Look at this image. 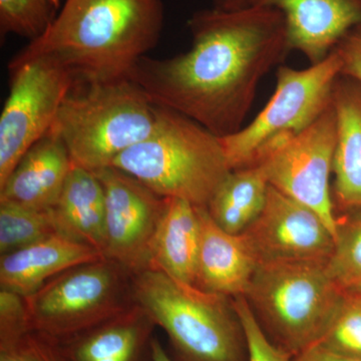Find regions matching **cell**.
<instances>
[{
  "instance_id": "29",
  "label": "cell",
  "mask_w": 361,
  "mask_h": 361,
  "mask_svg": "<svg viewBox=\"0 0 361 361\" xmlns=\"http://www.w3.org/2000/svg\"><path fill=\"white\" fill-rule=\"evenodd\" d=\"M341 63L342 75L361 84V25L349 30L334 47Z\"/></svg>"
},
{
  "instance_id": "19",
  "label": "cell",
  "mask_w": 361,
  "mask_h": 361,
  "mask_svg": "<svg viewBox=\"0 0 361 361\" xmlns=\"http://www.w3.org/2000/svg\"><path fill=\"white\" fill-rule=\"evenodd\" d=\"M165 199L149 246V267L195 285L201 237L199 207L180 199Z\"/></svg>"
},
{
  "instance_id": "6",
  "label": "cell",
  "mask_w": 361,
  "mask_h": 361,
  "mask_svg": "<svg viewBox=\"0 0 361 361\" xmlns=\"http://www.w3.org/2000/svg\"><path fill=\"white\" fill-rule=\"evenodd\" d=\"M344 291L326 263H260L244 294L271 341L292 356L317 343Z\"/></svg>"
},
{
  "instance_id": "10",
  "label": "cell",
  "mask_w": 361,
  "mask_h": 361,
  "mask_svg": "<svg viewBox=\"0 0 361 361\" xmlns=\"http://www.w3.org/2000/svg\"><path fill=\"white\" fill-rule=\"evenodd\" d=\"M336 144V118L331 102L307 129L255 164L264 170L271 187L315 211L334 237L337 213L330 180Z\"/></svg>"
},
{
  "instance_id": "15",
  "label": "cell",
  "mask_w": 361,
  "mask_h": 361,
  "mask_svg": "<svg viewBox=\"0 0 361 361\" xmlns=\"http://www.w3.org/2000/svg\"><path fill=\"white\" fill-rule=\"evenodd\" d=\"M199 213L201 237L195 285L230 298L244 295L258 261L243 235L226 232L207 208L199 207Z\"/></svg>"
},
{
  "instance_id": "28",
  "label": "cell",
  "mask_w": 361,
  "mask_h": 361,
  "mask_svg": "<svg viewBox=\"0 0 361 361\" xmlns=\"http://www.w3.org/2000/svg\"><path fill=\"white\" fill-rule=\"evenodd\" d=\"M32 329L25 298L0 289V345H6Z\"/></svg>"
},
{
  "instance_id": "9",
  "label": "cell",
  "mask_w": 361,
  "mask_h": 361,
  "mask_svg": "<svg viewBox=\"0 0 361 361\" xmlns=\"http://www.w3.org/2000/svg\"><path fill=\"white\" fill-rule=\"evenodd\" d=\"M9 94L0 116V186L33 145L49 134L75 80L42 56L11 59Z\"/></svg>"
},
{
  "instance_id": "8",
  "label": "cell",
  "mask_w": 361,
  "mask_h": 361,
  "mask_svg": "<svg viewBox=\"0 0 361 361\" xmlns=\"http://www.w3.org/2000/svg\"><path fill=\"white\" fill-rule=\"evenodd\" d=\"M133 273L106 257L61 273L25 298L35 331L65 341L134 305Z\"/></svg>"
},
{
  "instance_id": "18",
  "label": "cell",
  "mask_w": 361,
  "mask_h": 361,
  "mask_svg": "<svg viewBox=\"0 0 361 361\" xmlns=\"http://www.w3.org/2000/svg\"><path fill=\"white\" fill-rule=\"evenodd\" d=\"M155 323L137 304L96 326L56 341L66 361H144Z\"/></svg>"
},
{
  "instance_id": "3",
  "label": "cell",
  "mask_w": 361,
  "mask_h": 361,
  "mask_svg": "<svg viewBox=\"0 0 361 361\" xmlns=\"http://www.w3.org/2000/svg\"><path fill=\"white\" fill-rule=\"evenodd\" d=\"M111 167L161 198L203 208L232 171L220 137L188 116L159 106L151 134L123 152Z\"/></svg>"
},
{
  "instance_id": "30",
  "label": "cell",
  "mask_w": 361,
  "mask_h": 361,
  "mask_svg": "<svg viewBox=\"0 0 361 361\" xmlns=\"http://www.w3.org/2000/svg\"><path fill=\"white\" fill-rule=\"evenodd\" d=\"M291 361H361V360L337 355L319 344H313L310 348L294 355Z\"/></svg>"
},
{
  "instance_id": "22",
  "label": "cell",
  "mask_w": 361,
  "mask_h": 361,
  "mask_svg": "<svg viewBox=\"0 0 361 361\" xmlns=\"http://www.w3.org/2000/svg\"><path fill=\"white\" fill-rule=\"evenodd\" d=\"M326 269L342 291L361 290V209L337 215L334 247Z\"/></svg>"
},
{
  "instance_id": "4",
  "label": "cell",
  "mask_w": 361,
  "mask_h": 361,
  "mask_svg": "<svg viewBox=\"0 0 361 361\" xmlns=\"http://www.w3.org/2000/svg\"><path fill=\"white\" fill-rule=\"evenodd\" d=\"M133 299L165 330L180 361H248L232 298L169 276L156 268L133 274Z\"/></svg>"
},
{
  "instance_id": "12",
  "label": "cell",
  "mask_w": 361,
  "mask_h": 361,
  "mask_svg": "<svg viewBox=\"0 0 361 361\" xmlns=\"http://www.w3.org/2000/svg\"><path fill=\"white\" fill-rule=\"evenodd\" d=\"M260 263H326L334 236L312 209L269 187L262 212L242 233Z\"/></svg>"
},
{
  "instance_id": "31",
  "label": "cell",
  "mask_w": 361,
  "mask_h": 361,
  "mask_svg": "<svg viewBox=\"0 0 361 361\" xmlns=\"http://www.w3.org/2000/svg\"><path fill=\"white\" fill-rule=\"evenodd\" d=\"M151 361H173L161 346V342L154 337L151 341Z\"/></svg>"
},
{
  "instance_id": "2",
  "label": "cell",
  "mask_w": 361,
  "mask_h": 361,
  "mask_svg": "<svg viewBox=\"0 0 361 361\" xmlns=\"http://www.w3.org/2000/svg\"><path fill=\"white\" fill-rule=\"evenodd\" d=\"M164 25V0H65L47 32L13 59H51L75 82L123 80L155 49Z\"/></svg>"
},
{
  "instance_id": "5",
  "label": "cell",
  "mask_w": 361,
  "mask_h": 361,
  "mask_svg": "<svg viewBox=\"0 0 361 361\" xmlns=\"http://www.w3.org/2000/svg\"><path fill=\"white\" fill-rule=\"evenodd\" d=\"M157 106L130 78L75 82L49 133L65 144L73 165L97 172L146 139Z\"/></svg>"
},
{
  "instance_id": "14",
  "label": "cell",
  "mask_w": 361,
  "mask_h": 361,
  "mask_svg": "<svg viewBox=\"0 0 361 361\" xmlns=\"http://www.w3.org/2000/svg\"><path fill=\"white\" fill-rule=\"evenodd\" d=\"M73 165L65 144L49 133L26 152L0 186V203L51 210L58 203Z\"/></svg>"
},
{
  "instance_id": "23",
  "label": "cell",
  "mask_w": 361,
  "mask_h": 361,
  "mask_svg": "<svg viewBox=\"0 0 361 361\" xmlns=\"http://www.w3.org/2000/svg\"><path fill=\"white\" fill-rule=\"evenodd\" d=\"M59 234L54 211L0 203V255Z\"/></svg>"
},
{
  "instance_id": "1",
  "label": "cell",
  "mask_w": 361,
  "mask_h": 361,
  "mask_svg": "<svg viewBox=\"0 0 361 361\" xmlns=\"http://www.w3.org/2000/svg\"><path fill=\"white\" fill-rule=\"evenodd\" d=\"M190 51L144 56L130 75L156 106L188 116L218 137L244 127L258 85L292 51L283 14L268 6L206 8L187 21Z\"/></svg>"
},
{
  "instance_id": "11",
  "label": "cell",
  "mask_w": 361,
  "mask_h": 361,
  "mask_svg": "<svg viewBox=\"0 0 361 361\" xmlns=\"http://www.w3.org/2000/svg\"><path fill=\"white\" fill-rule=\"evenodd\" d=\"M94 173L106 195L104 257L125 266L133 274L146 269L166 199L115 167Z\"/></svg>"
},
{
  "instance_id": "26",
  "label": "cell",
  "mask_w": 361,
  "mask_h": 361,
  "mask_svg": "<svg viewBox=\"0 0 361 361\" xmlns=\"http://www.w3.org/2000/svg\"><path fill=\"white\" fill-rule=\"evenodd\" d=\"M232 300L245 334L248 361H291L293 356L265 334L245 297H233Z\"/></svg>"
},
{
  "instance_id": "7",
  "label": "cell",
  "mask_w": 361,
  "mask_h": 361,
  "mask_svg": "<svg viewBox=\"0 0 361 361\" xmlns=\"http://www.w3.org/2000/svg\"><path fill=\"white\" fill-rule=\"evenodd\" d=\"M341 73V59L334 49L303 70L278 66L274 92L263 110L238 132L220 137L232 170L255 165L312 125L331 104Z\"/></svg>"
},
{
  "instance_id": "13",
  "label": "cell",
  "mask_w": 361,
  "mask_h": 361,
  "mask_svg": "<svg viewBox=\"0 0 361 361\" xmlns=\"http://www.w3.org/2000/svg\"><path fill=\"white\" fill-rule=\"evenodd\" d=\"M247 6L283 14L292 51L310 65L326 59L349 30L361 25V0H247Z\"/></svg>"
},
{
  "instance_id": "21",
  "label": "cell",
  "mask_w": 361,
  "mask_h": 361,
  "mask_svg": "<svg viewBox=\"0 0 361 361\" xmlns=\"http://www.w3.org/2000/svg\"><path fill=\"white\" fill-rule=\"evenodd\" d=\"M269 187L260 165L234 169L214 195L207 210L226 232L242 234L262 212Z\"/></svg>"
},
{
  "instance_id": "17",
  "label": "cell",
  "mask_w": 361,
  "mask_h": 361,
  "mask_svg": "<svg viewBox=\"0 0 361 361\" xmlns=\"http://www.w3.org/2000/svg\"><path fill=\"white\" fill-rule=\"evenodd\" d=\"M336 118L332 197L337 212L361 209V84L339 75L332 92Z\"/></svg>"
},
{
  "instance_id": "20",
  "label": "cell",
  "mask_w": 361,
  "mask_h": 361,
  "mask_svg": "<svg viewBox=\"0 0 361 361\" xmlns=\"http://www.w3.org/2000/svg\"><path fill=\"white\" fill-rule=\"evenodd\" d=\"M52 211L59 234L87 244L104 256L106 195L94 172L73 165Z\"/></svg>"
},
{
  "instance_id": "16",
  "label": "cell",
  "mask_w": 361,
  "mask_h": 361,
  "mask_svg": "<svg viewBox=\"0 0 361 361\" xmlns=\"http://www.w3.org/2000/svg\"><path fill=\"white\" fill-rule=\"evenodd\" d=\"M104 258L87 244L54 234L32 245L1 255L0 289L23 297L32 295L61 273Z\"/></svg>"
},
{
  "instance_id": "24",
  "label": "cell",
  "mask_w": 361,
  "mask_h": 361,
  "mask_svg": "<svg viewBox=\"0 0 361 361\" xmlns=\"http://www.w3.org/2000/svg\"><path fill=\"white\" fill-rule=\"evenodd\" d=\"M61 6L59 0H0V39L8 35L30 42L42 37L56 20Z\"/></svg>"
},
{
  "instance_id": "25",
  "label": "cell",
  "mask_w": 361,
  "mask_h": 361,
  "mask_svg": "<svg viewBox=\"0 0 361 361\" xmlns=\"http://www.w3.org/2000/svg\"><path fill=\"white\" fill-rule=\"evenodd\" d=\"M315 344L337 355L361 360V290L344 291L329 329Z\"/></svg>"
},
{
  "instance_id": "32",
  "label": "cell",
  "mask_w": 361,
  "mask_h": 361,
  "mask_svg": "<svg viewBox=\"0 0 361 361\" xmlns=\"http://www.w3.org/2000/svg\"><path fill=\"white\" fill-rule=\"evenodd\" d=\"M247 0H214L215 8L222 11H235L246 6Z\"/></svg>"
},
{
  "instance_id": "27",
  "label": "cell",
  "mask_w": 361,
  "mask_h": 361,
  "mask_svg": "<svg viewBox=\"0 0 361 361\" xmlns=\"http://www.w3.org/2000/svg\"><path fill=\"white\" fill-rule=\"evenodd\" d=\"M0 361L66 360L58 342L30 329L16 341L0 345Z\"/></svg>"
}]
</instances>
